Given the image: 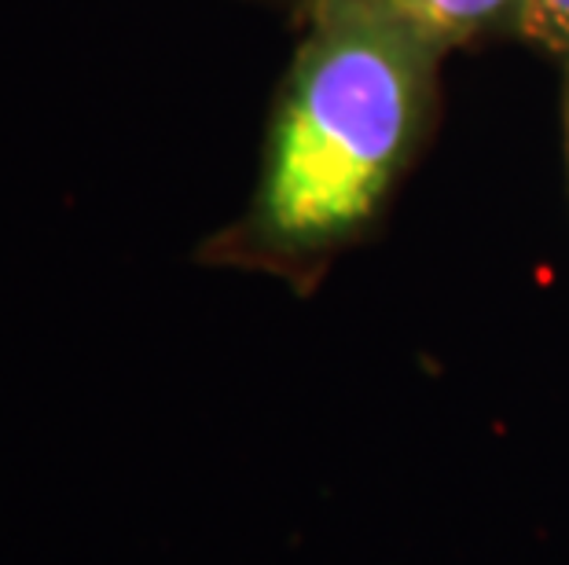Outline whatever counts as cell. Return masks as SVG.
I'll use <instances>...</instances> for the list:
<instances>
[{
  "label": "cell",
  "instance_id": "1",
  "mask_svg": "<svg viewBox=\"0 0 569 565\" xmlns=\"http://www.w3.org/2000/svg\"><path fill=\"white\" fill-rule=\"evenodd\" d=\"M272 107L258 191L217 258L290 264L353 239L382 210L430 129L441 59L433 33L375 0H306Z\"/></svg>",
  "mask_w": 569,
  "mask_h": 565
},
{
  "label": "cell",
  "instance_id": "2",
  "mask_svg": "<svg viewBox=\"0 0 569 565\" xmlns=\"http://www.w3.org/2000/svg\"><path fill=\"white\" fill-rule=\"evenodd\" d=\"M375 4L393 8L441 44L459 48L496 30H518L526 0H375Z\"/></svg>",
  "mask_w": 569,
  "mask_h": 565
},
{
  "label": "cell",
  "instance_id": "3",
  "mask_svg": "<svg viewBox=\"0 0 569 565\" xmlns=\"http://www.w3.org/2000/svg\"><path fill=\"white\" fill-rule=\"evenodd\" d=\"M515 33L543 44L569 67V0H526Z\"/></svg>",
  "mask_w": 569,
  "mask_h": 565
},
{
  "label": "cell",
  "instance_id": "4",
  "mask_svg": "<svg viewBox=\"0 0 569 565\" xmlns=\"http://www.w3.org/2000/svg\"><path fill=\"white\" fill-rule=\"evenodd\" d=\"M566 129H569V100H566Z\"/></svg>",
  "mask_w": 569,
  "mask_h": 565
},
{
  "label": "cell",
  "instance_id": "5",
  "mask_svg": "<svg viewBox=\"0 0 569 565\" xmlns=\"http://www.w3.org/2000/svg\"><path fill=\"white\" fill-rule=\"evenodd\" d=\"M301 4H306V0H301Z\"/></svg>",
  "mask_w": 569,
  "mask_h": 565
}]
</instances>
